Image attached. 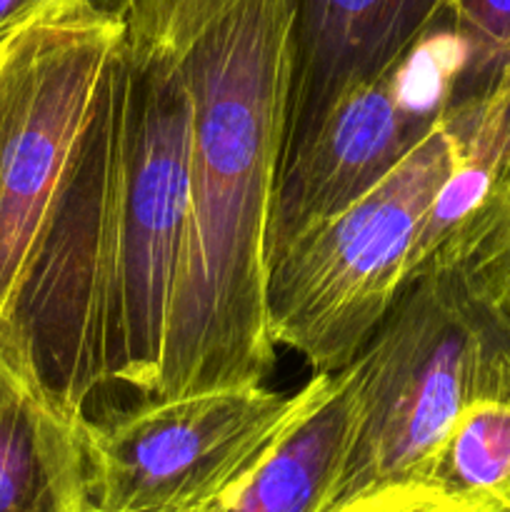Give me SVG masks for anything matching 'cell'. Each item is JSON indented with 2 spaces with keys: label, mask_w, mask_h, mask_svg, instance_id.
I'll list each match as a JSON object with an SVG mask.
<instances>
[{
  "label": "cell",
  "mask_w": 510,
  "mask_h": 512,
  "mask_svg": "<svg viewBox=\"0 0 510 512\" xmlns=\"http://www.w3.org/2000/svg\"><path fill=\"white\" fill-rule=\"evenodd\" d=\"M95 93L0 358L73 415L105 385L160 388L190 183V88L165 0H113Z\"/></svg>",
  "instance_id": "1"
},
{
  "label": "cell",
  "mask_w": 510,
  "mask_h": 512,
  "mask_svg": "<svg viewBox=\"0 0 510 512\" xmlns=\"http://www.w3.org/2000/svg\"><path fill=\"white\" fill-rule=\"evenodd\" d=\"M190 88V183L155 398L263 385L270 203L290 93V0H165Z\"/></svg>",
  "instance_id": "2"
},
{
  "label": "cell",
  "mask_w": 510,
  "mask_h": 512,
  "mask_svg": "<svg viewBox=\"0 0 510 512\" xmlns=\"http://www.w3.org/2000/svg\"><path fill=\"white\" fill-rule=\"evenodd\" d=\"M348 370L353 438L323 512L370 490L425 483L460 413L510 398V320L458 265L428 263Z\"/></svg>",
  "instance_id": "3"
},
{
  "label": "cell",
  "mask_w": 510,
  "mask_h": 512,
  "mask_svg": "<svg viewBox=\"0 0 510 512\" xmlns=\"http://www.w3.org/2000/svg\"><path fill=\"white\" fill-rule=\"evenodd\" d=\"M455 163L458 135L445 113L375 188L270 260L273 343L303 355L313 375L353 363L408 280L430 205Z\"/></svg>",
  "instance_id": "4"
},
{
  "label": "cell",
  "mask_w": 510,
  "mask_h": 512,
  "mask_svg": "<svg viewBox=\"0 0 510 512\" xmlns=\"http://www.w3.org/2000/svg\"><path fill=\"white\" fill-rule=\"evenodd\" d=\"M123 35L105 0H55L0 40V328L13 310Z\"/></svg>",
  "instance_id": "5"
},
{
  "label": "cell",
  "mask_w": 510,
  "mask_h": 512,
  "mask_svg": "<svg viewBox=\"0 0 510 512\" xmlns=\"http://www.w3.org/2000/svg\"><path fill=\"white\" fill-rule=\"evenodd\" d=\"M335 373L298 393L265 385L145 398L125 413L83 415L88 508L105 512L200 505L225 498L330 395Z\"/></svg>",
  "instance_id": "6"
},
{
  "label": "cell",
  "mask_w": 510,
  "mask_h": 512,
  "mask_svg": "<svg viewBox=\"0 0 510 512\" xmlns=\"http://www.w3.org/2000/svg\"><path fill=\"white\" fill-rule=\"evenodd\" d=\"M468 48L445 8L393 65L350 90L278 173L265 258L380 183L458 100Z\"/></svg>",
  "instance_id": "7"
},
{
  "label": "cell",
  "mask_w": 510,
  "mask_h": 512,
  "mask_svg": "<svg viewBox=\"0 0 510 512\" xmlns=\"http://www.w3.org/2000/svg\"><path fill=\"white\" fill-rule=\"evenodd\" d=\"M450 3L290 0V93L280 170L350 90L393 65Z\"/></svg>",
  "instance_id": "8"
},
{
  "label": "cell",
  "mask_w": 510,
  "mask_h": 512,
  "mask_svg": "<svg viewBox=\"0 0 510 512\" xmlns=\"http://www.w3.org/2000/svg\"><path fill=\"white\" fill-rule=\"evenodd\" d=\"M83 415L0 358V512H85Z\"/></svg>",
  "instance_id": "9"
},
{
  "label": "cell",
  "mask_w": 510,
  "mask_h": 512,
  "mask_svg": "<svg viewBox=\"0 0 510 512\" xmlns=\"http://www.w3.org/2000/svg\"><path fill=\"white\" fill-rule=\"evenodd\" d=\"M353 423V383L345 365L328 398L228 495L223 512H323L348 455Z\"/></svg>",
  "instance_id": "10"
},
{
  "label": "cell",
  "mask_w": 510,
  "mask_h": 512,
  "mask_svg": "<svg viewBox=\"0 0 510 512\" xmlns=\"http://www.w3.org/2000/svg\"><path fill=\"white\" fill-rule=\"evenodd\" d=\"M425 483L510 510V398L468 405L440 445Z\"/></svg>",
  "instance_id": "11"
},
{
  "label": "cell",
  "mask_w": 510,
  "mask_h": 512,
  "mask_svg": "<svg viewBox=\"0 0 510 512\" xmlns=\"http://www.w3.org/2000/svg\"><path fill=\"white\" fill-rule=\"evenodd\" d=\"M428 263L458 265L470 283L478 285L510 320V185L500 190L465 228H460Z\"/></svg>",
  "instance_id": "12"
},
{
  "label": "cell",
  "mask_w": 510,
  "mask_h": 512,
  "mask_svg": "<svg viewBox=\"0 0 510 512\" xmlns=\"http://www.w3.org/2000/svg\"><path fill=\"white\" fill-rule=\"evenodd\" d=\"M455 30L468 48L458 100L495 88L510 75V0H453Z\"/></svg>",
  "instance_id": "13"
},
{
  "label": "cell",
  "mask_w": 510,
  "mask_h": 512,
  "mask_svg": "<svg viewBox=\"0 0 510 512\" xmlns=\"http://www.w3.org/2000/svg\"><path fill=\"white\" fill-rule=\"evenodd\" d=\"M333 512H510L460 498L433 483H398L358 495Z\"/></svg>",
  "instance_id": "14"
},
{
  "label": "cell",
  "mask_w": 510,
  "mask_h": 512,
  "mask_svg": "<svg viewBox=\"0 0 510 512\" xmlns=\"http://www.w3.org/2000/svg\"><path fill=\"white\" fill-rule=\"evenodd\" d=\"M55 0H0V40Z\"/></svg>",
  "instance_id": "15"
},
{
  "label": "cell",
  "mask_w": 510,
  "mask_h": 512,
  "mask_svg": "<svg viewBox=\"0 0 510 512\" xmlns=\"http://www.w3.org/2000/svg\"><path fill=\"white\" fill-rule=\"evenodd\" d=\"M225 500H228V495L218 500H210V503H200V505H180V508H155V510H123V512H223ZM85 512H105V510L88 508Z\"/></svg>",
  "instance_id": "16"
}]
</instances>
